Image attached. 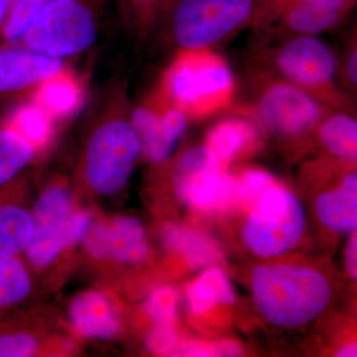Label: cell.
<instances>
[{
    "mask_svg": "<svg viewBox=\"0 0 357 357\" xmlns=\"http://www.w3.org/2000/svg\"><path fill=\"white\" fill-rule=\"evenodd\" d=\"M91 114L93 121L84 148V178L96 192L115 194L128 184L141 153L121 84L105 89Z\"/></svg>",
    "mask_w": 357,
    "mask_h": 357,
    "instance_id": "obj_1",
    "label": "cell"
},
{
    "mask_svg": "<svg viewBox=\"0 0 357 357\" xmlns=\"http://www.w3.org/2000/svg\"><path fill=\"white\" fill-rule=\"evenodd\" d=\"M256 307L269 323L297 328L316 319L328 306L331 286L321 272L291 264L263 265L251 276Z\"/></svg>",
    "mask_w": 357,
    "mask_h": 357,
    "instance_id": "obj_2",
    "label": "cell"
},
{
    "mask_svg": "<svg viewBox=\"0 0 357 357\" xmlns=\"http://www.w3.org/2000/svg\"><path fill=\"white\" fill-rule=\"evenodd\" d=\"M234 89V76L227 62L203 49L178 52L157 93L188 116H204L225 107Z\"/></svg>",
    "mask_w": 357,
    "mask_h": 357,
    "instance_id": "obj_3",
    "label": "cell"
},
{
    "mask_svg": "<svg viewBox=\"0 0 357 357\" xmlns=\"http://www.w3.org/2000/svg\"><path fill=\"white\" fill-rule=\"evenodd\" d=\"M105 0H52L18 43L50 57H75L98 39Z\"/></svg>",
    "mask_w": 357,
    "mask_h": 357,
    "instance_id": "obj_4",
    "label": "cell"
},
{
    "mask_svg": "<svg viewBox=\"0 0 357 357\" xmlns=\"http://www.w3.org/2000/svg\"><path fill=\"white\" fill-rule=\"evenodd\" d=\"M170 31L181 51L208 49L248 21L253 0H173Z\"/></svg>",
    "mask_w": 357,
    "mask_h": 357,
    "instance_id": "obj_5",
    "label": "cell"
},
{
    "mask_svg": "<svg viewBox=\"0 0 357 357\" xmlns=\"http://www.w3.org/2000/svg\"><path fill=\"white\" fill-rule=\"evenodd\" d=\"M306 215L292 192L273 185L258 199L244 225L246 245L261 257H274L295 248L304 234Z\"/></svg>",
    "mask_w": 357,
    "mask_h": 357,
    "instance_id": "obj_6",
    "label": "cell"
},
{
    "mask_svg": "<svg viewBox=\"0 0 357 357\" xmlns=\"http://www.w3.org/2000/svg\"><path fill=\"white\" fill-rule=\"evenodd\" d=\"M67 68L62 59L20 43H0V105L27 102L45 82Z\"/></svg>",
    "mask_w": 357,
    "mask_h": 357,
    "instance_id": "obj_7",
    "label": "cell"
},
{
    "mask_svg": "<svg viewBox=\"0 0 357 357\" xmlns=\"http://www.w3.org/2000/svg\"><path fill=\"white\" fill-rule=\"evenodd\" d=\"M257 115L270 133L297 137L318 126L324 109L305 89L290 83H274L260 96Z\"/></svg>",
    "mask_w": 357,
    "mask_h": 357,
    "instance_id": "obj_8",
    "label": "cell"
},
{
    "mask_svg": "<svg viewBox=\"0 0 357 357\" xmlns=\"http://www.w3.org/2000/svg\"><path fill=\"white\" fill-rule=\"evenodd\" d=\"M276 67L289 83L305 91H321L333 84L337 64L335 54L325 42L300 35L277 52Z\"/></svg>",
    "mask_w": 357,
    "mask_h": 357,
    "instance_id": "obj_9",
    "label": "cell"
},
{
    "mask_svg": "<svg viewBox=\"0 0 357 357\" xmlns=\"http://www.w3.org/2000/svg\"><path fill=\"white\" fill-rule=\"evenodd\" d=\"M70 197L65 188L54 185L42 195L35 206L31 241L25 249L33 264L44 267L68 246L67 227Z\"/></svg>",
    "mask_w": 357,
    "mask_h": 357,
    "instance_id": "obj_10",
    "label": "cell"
},
{
    "mask_svg": "<svg viewBox=\"0 0 357 357\" xmlns=\"http://www.w3.org/2000/svg\"><path fill=\"white\" fill-rule=\"evenodd\" d=\"M225 174L217 155L208 146L185 152L173 171V184L178 198L199 210L215 208Z\"/></svg>",
    "mask_w": 357,
    "mask_h": 357,
    "instance_id": "obj_11",
    "label": "cell"
},
{
    "mask_svg": "<svg viewBox=\"0 0 357 357\" xmlns=\"http://www.w3.org/2000/svg\"><path fill=\"white\" fill-rule=\"evenodd\" d=\"M83 241L89 255L103 261L132 264L144 260L148 253L144 227L130 217L93 223Z\"/></svg>",
    "mask_w": 357,
    "mask_h": 357,
    "instance_id": "obj_12",
    "label": "cell"
},
{
    "mask_svg": "<svg viewBox=\"0 0 357 357\" xmlns=\"http://www.w3.org/2000/svg\"><path fill=\"white\" fill-rule=\"evenodd\" d=\"M70 317L75 328L86 337L107 340L121 331V323L114 305L102 293L89 291L72 303Z\"/></svg>",
    "mask_w": 357,
    "mask_h": 357,
    "instance_id": "obj_13",
    "label": "cell"
},
{
    "mask_svg": "<svg viewBox=\"0 0 357 357\" xmlns=\"http://www.w3.org/2000/svg\"><path fill=\"white\" fill-rule=\"evenodd\" d=\"M319 222L337 234H351L357 227V177L352 172L340 185L324 192L316 204Z\"/></svg>",
    "mask_w": 357,
    "mask_h": 357,
    "instance_id": "obj_14",
    "label": "cell"
},
{
    "mask_svg": "<svg viewBox=\"0 0 357 357\" xmlns=\"http://www.w3.org/2000/svg\"><path fill=\"white\" fill-rule=\"evenodd\" d=\"M130 121L143 155L152 163H162L172 154L174 145L162 123L158 96L130 107Z\"/></svg>",
    "mask_w": 357,
    "mask_h": 357,
    "instance_id": "obj_15",
    "label": "cell"
},
{
    "mask_svg": "<svg viewBox=\"0 0 357 357\" xmlns=\"http://www.w3.org/2000/svg\"><path fill=\"white\" fill-rule=\"evenodd\" d=\"M81 83L70 68L45 82L30 100L50 115L54 121L74 114L82 102Z\"/></svg>",
    "mask_w": 357,
    "mask_h": 357,
    "instance_id": "obj_16",
    "label": "cell"
},
{
    "mask_svg": "<svg viewBox=\"0 0 357 357\" xmlns=\"http://www.w3.org/2000/svg\"><path fill=\"white\" fill-rule=\"evenodd\" d=\"M256 138L255 129L243 119H227L211 129L208 146L220 163H227L250 146Z\"/></svg>",
    "mask_w": 357,
    "mask_h": 357,
    "instance_id": "obj_17",
    "label": "cell"
},
{
    "mask_svg": "<svg viewBox=\"0 0 357 357\" xmlns=\"http://www.w3.org/2000/svg\"><path fill=\"white\" fill-rule=\"evenodd\" d=\"M0 198V256H16L27 248L33 220L27 211Z\"/></svg>",
    "mask_w": 357,
    "mask_h": 357,
    "instance_id": "obj_18",
    "label": "cell"
},
{
    "mask_svg": "<svg viewBox=\"0 0 357 357\" xmlns=\"http://www.w3.org/2000/svg\"><path fill=\"white\" fill-rule=\"evenodd\" d=\"M192 311L203 314L218 304H232L236 300L234 287L227 274L211 267L199 276L188 291Z\"/></svg>",
    "mask_w": 357,
    "mask_h": 357,
    "instance_id": "obj_19",
    "label": "cell"
},
{
    "mask_svg": "<svg viewBox=\"0 0 357 357\" xmlns=\"http://www.w3.org/2000/svg\"><path fill=\"white\" fill-rule=\"evenodd\" d=\"M163 238L166 245L182 255L190 266H208L218 260V250L210 239L191 229L170 225L164 230Z\"/></svg>",
    "mask_w": 357,
    "mask_h": 357,
    "instance_id": "obj_20",
    "label": "cell"
},
{
    "mask_svg": "<svg viewBox=\"0 0 357 357\" xmlns=\"http://www.w3.org/2000/svg\"><path fill=\"white\" fill-rule=\"evenodd\" d=\"M37 148L0 121V185L13 180L35 156Z\"/></svg>",
    "mask_w": 357,
    "mask_h": 357,
    "instance_id": "obj_21",
    "label": "cell"
},
{
    "mask_svg": "<svg viewBox=\"0 0 357 357\" xmlns=\"http://www.w3.org/2000/svg\"><path fill=\"white\" fill-rule=\"evenodd\" d=\"M18 105L20 107L7 114L1 121L22 134L35 147L42 146L50 137L53 119L32 100Z\"/></svg>",
    "mask_w": 357,
    "mask_h": 357,
    "instance_id": "obj_22",
    "label": "cell"
},
{
    "mask_svg": "<svg viewBox=\"0 0 357 357\" xmlns=\"http://www.w3.org/2000/svg\"><path fill=\"white\" fill-rule=\"evenodd\" d=\"M319 136L331 153L342 159H356L357 122L349 115H332L321 124Z\"/></svg>",
    "mask_w": 357,
    "mask_h": 357,
    "instance_id": "obj_23",
    "label": "cell"
},
{
    "mask_svg": "<svg viewBox=\"0 0 357 357\" xmlns=\"http://www.w3.org/2000/svg\"><path fill=\"white\" fill-rule=\"evenodd\" d=\"M173 0H117L119 16L129 34L142 37L156 22Z\"/></svg>",
    "mask_w": 357,
    "mask_h": 357,
    "instance_id": "obj_24",
    "label": "cell"
},
{
    "mask_svg": "<svg viewBox=\"0 0 357 357\" xmlns=\"http://www.w3.org/2000/svg\"><path fill=\"white\" fill-rule=\"evenodd\" d=\"M340 13L295 0L286 11L285 22L298 34L314 36L333 27L340 20Z\"/></svg>",
    "mask_w": 357,
    "mask_h": 357,
    "instance_id": "obj_25",
    "label": "cell"
},
{
    "mask_svg": "<svg viewBox=\"0 0 357 357\" xmlns=\"http://www.w3.org/2000/svg\"><path fill=\"white\" fill-rule=\"evenodd\" d=\"M31 290L24 266L15 256H0V310L17 304Z\"/></svg>",
    "mask_w": 357,
    "mask_h": 357,
    "instance_id": "obj_26",
    "label": "cell"
},
{
    "mask_svg": "<svg viewBox=\"0 0 357 357\" xmlns=\"http://www.w3.org/2000/svg\"><path fill=\"white\" fill-rule=\"evenodd\" d=\"M51 1L52 0H11L6 22L0 32L1 43H18L35 16Z\"/></svg>",
    "mask_w": 357,
    "mask_h": 357,
    "instance_id": "obj_27",
    "label": "cell"
},
{
    "mask_svg": "<svg viewBox=\"0 0 357 357\" xmlns=\"http://www.w3.org/2000/svg\"><path fill=\"white\" fill-rule=\"evenodd\" d=\"M147 314L156 325L173 326L177 314V295L171 287H163L150 296L146 304Z\"/></svg>",
    "mask_w": 357,
    "mask_h": 357,
    "instance_id": "obj_28",
    "label": "cell"
},
{
    "mask_svg": "<svg viewBox=\"0 0 357 357\" xmlns=\"http://www.w3.org/2000/svg\"><path fill=\"white\" fill-rule=\"evenodd\" d=\"M239 198L243 203H256L268 188L275 184L271 175L262 170L245 171L237 178Z\"/></svg>",
    "mask_w": 357,
    "mask_h": 357,
    "instance_id": "obj_29",
    "label": "cell"
},
{
    "mask_svg": "<svg viewBox=\"0 0 357 357\" xmlns=\"http://www.w3.org/2000/svg\"><path fill=\"white\" fill-rule=\"evenodd\" d=\"M37 344L31 335L18 332H0V357L32 356Z\"/></svg>",
    "mask_w": 357,
    "mask_h": 357,
    "instance_id": "obj_30",
    "label": "cell"
},
{
    "mask_svg": "<svg viewBox=\"0 0 357 357\" xmlns=\"http://www.w3.org/2000/svg\"><path fill=\"white\" fill-rule=\"evenodd\" d=\"M181 354H182L180 356H241L243 351L241 345L232 340H218L206 347H195L185 349Z\"/></svg>",
    "mask_w": 357,
    "mask_h": 357,
    "instance_id": "obj_31",
    "label": "cell"
},
{
    "mask_svg": "<svg viewBox=\"0 0 357 357\" xmlns=\"http://www.w3.org/2000/svg\"><path fill=\"white\" fill-rule=\"evenodd\" d=\"M177 335L173 326L156 325L147 337V347L152 354H165L175 347Z\"/></svg>",
    "mask_w": 357,
    "mask_h": 357,
    "instance_id": "obj_32",
    "label": "cell"
},
{
    "mask_svg": "<svg viewBox=\"0 0 357 357\" xmlns=\"http://www.w3.org/2000/svg\"><path fill=\"white\" fill-rule=\"evenodd\" d=\"M91 217L84 211L70 213L67 227L68 245L79 243L91 227Z\"/></svg>",
    "mask_w": 357,
    "mask_h": 357,
    "instance_id": "obj_33",
    "label": "cell"
},
{
    "mask_svg": "<svg viewBox=\"0 0 357 357\" xmlns=\"http://www.w3.org/2000/svg\"><path fill=\"white\" fill-rule=\"evenodd\" d=\"M345 268L352 279L357 277V239L356 231L351 232L344 252Z\"/></svg>",
    "mask_w": 357,
    "mask_h": 357,
    "instance_id": "obj_34",
    "label": "cell"
},
{
    "mask_svg": "<svg viewBox=\"0 0 357 357\" xmlns=\"http://www.w3.org/2000/svg\"><path fill=\"white\" fill-rule=\"evenodd\" d=\"M301 1L325 10L335 11V13H340L347 4V0H301Z\"/></svg>",
    "mask_w": 357,
    "mask_h": 357,
    "instance_id": "obj_35",
    "label": "cell"
},
{
    "mask_svg": "<svg viewBox=\"0 0 357 357\" xmlns=\"http://www.w3.org/2000/svg\"><path fill=\"white\" fill-rule=\"evenodd\" d=\"M347 77L352 84H357V50L354 48L347 62Z\"/></svg>",
    "mask_w": 357,
    "mask_h": 357,
    "instance_id": "obj_36",
    "label": "cell"
},
{
    "mask_svg": "<svg viewBox=\"0 0 357 357\" xmlns=\"http://www.w3.org/2000/svg\"><path fill=\"white\" fill-rule=\"evenodd\" d=\"M357 347L356 344L344 345L337 352L338 357H352L357 356Z\"/></svg>",
    "mask_w": 357,
    "mask_h": 357,
    "instance_id": "obj_37",
    "label": "cell"
},
{
    "mask_svg": "<svg viewBox=\"0 0 357 357\" xmlns=\"http://www.w3.org/2000/svg\"><path fill=\"white\" fill-rule=\"evenodd\" d=\"M10 1L11 0H0V32H1L4 22H6Z\"/></svg>",
    "mask_w": 357,
    "mask_h": 357,
    "instance_id": "obj_38",
    "label": "cell"
}]
</instances>
